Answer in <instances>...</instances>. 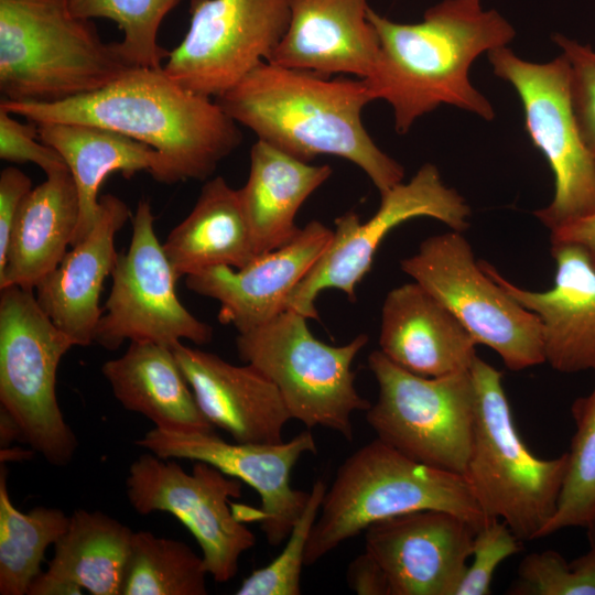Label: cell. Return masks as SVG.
<instances>
[{"label": "cell", "instance_id": "6da1fadb", "mask_svg": "<svg viewBox=\"0 0 595 595\" xmlns=\"http://www.w3.org/2000/svg\"><path fill=\"white\" fill-rule=\"evenodd\" d=\"M367 17L378 53L364 78L372 100L387 101L394 129L405 134L422 116L441 105L494 120L489 100L469 79L473 63L484 53L508 46L513 26L480 0H443L416 23H399L369 7Z\"/></svg>", "mask_w": 595, "mask_h": 595}, {"label": "cell", "instance_id": "7a4b0ae2", "mask_svg": "<svg viewBox=\"0 0 595 595\" xmlns=\"http://www.w3.org/2000/svg\"><path fill=\"white\" fill-rule=\"evenodd\" d=\"M215 100L259 140L301 161L345 159L380 194L403 182L404 167L375 143L363 123V110L374 101L364 78H331L262 62Z\"/></svg>", "mask_w": 595, "mask_h": 595}, {"label": "cell", "instance_id": "3957f363", "mask_svg": "<svg viewBox=\"0 0 595 595\" xmlns=\"http://www.w3.org/2000/svg\"><path fill=\"white\" fill-rule=\"evenodd\" d=\"M0 108L31 122L109 129L155 149L167 184L206 181L242 134L214 98L190 91L160 68L133 67L95 91L41 104L1 99Z\"/></svg>", "mask_w": 595, "mask_h": 595}, {"label": "cell", "instance_id": "277c9868", "mask_svg": "<svg viewBox=\"0 0 595 595\" xmlns=\"http://www.w3.org/2000/svg\"><path fill=\"white\" fill-rule=\"evenodd\" d=\"M136 66L68 0H0V93L50 104L100 89Z\"/></svg>", "mask_w": 595, "mask_h": 595}, {"label": "cell", "instance_id": "5b68a950", "mask_svg": "<svg viewBox=\"0 0 595 595\" xmlns=\"http://www.w3.org/2000/svg\"><path fill=\"white\" fill-rule=\"evenodd\" d=\"M425 509L452 512L476 531L493 519L463 475L413 461L376 437L338 467L313 526L305 565L375 522Z\"/></svg>", "mask_w": 595, "mask_h": 595}, {"label": "cell", "instance_id": "8992f818", "mask_svg": "<svg viewBox=\"0 0 595 595\" xmlns=\"http://www.w3.org/2000/svg\"><path fill=\"white\" fill-rule=\"evenodd\" d=\"M469 372L476 409L463 476L488 518L506 522L522 541L541 539L558 509L567 452L554 458L534 455L515 425L502 371L476 356Z\"/></svg>", "mask_w": 595, "mask_h": 595}, {"label": "cell", "instance_id": "52a82bcc", "mask_svg": "<svg viewBox=\"0 0 595 595\" xmlns=\"http://www.w3.org/2000/svg\"><path fill=\"white\" fill-rule=\"evenodd\" d=\"M306 321L295 311L285 310L260 326L238 333V355L274 383L292 419L307 429L332 430L351 442L353 414L366 412L371 405L357 391L351 369L369 337L359 334L345 345L332 346L317 339Z\"/></svg>", "mask_w": 595, "mask_h": 595}, {"label": "cell", "instance_id": "ba28073f", "mask_svg": "<svg viewBox=\"0 0 595 595\" xmlns=\"http://www.w3.org/2000/svg\"><path fill=\"white\" fill-rule=\"evenodd\" d=\"M0 403L22 440L48 463L72 461L77 439L56 396L61 359L75 346L40 306L33 290L0 289Z\"/></svg>", "mask_w": 595, "mask_h": 595}, {"label": "cell", "instance_id": "9c48e42d", "mask_svg": "<svg viewBox=\"0 0 595 595\" xmlns=\"http://www.w3.org/2000/svg\"><path fill=\"white\" fill-rule=\"evenodd\" d=\"M378 383L366 421L377 437L419 463L464 475L476 409L469 370L441 377L410 372L380 350L368 356Z\"/></svg>", "mask_w": 595, "mask_h": 595}, {"label": "cell", "instance_id": "30bf717a", "mask_svg": "<svg viewBox=\"0 0 595 595\" xmlns=\"http://www.w3.org/2000/svg\"><path fill=\"white\" fill-rule=\"evenodd\" d=\"M400 266L508 369L521 371L545 363L538 316L484 271L463 232L428 237Z\"/></svg>", "mask_w": 595, "mask_h": 595}, {"label": "cell", "instance_id": "8fae6325", "mask_svg": "<svg viewBox=\"0 0 595 595\" xmlns=\"http://www.w3.org/2000/svg\"><path fill=\"white\" fill-rule=\"evenodd\" d=\"M494 74L520 98L524 127L554 177L552 201L533 212L550 231L595 214V161L576 122L565 56L533 63L508 46L487 53Z\"/></svg>", "mask_w": 595, "mask_h": 595}, {"label": "cell", "instance_id": "7c38bea8", "mask_svg": "<svg viewBox=\"0 0 595 595\" xmlns=\"http://www.w3.org/2000/svg\"><path fill=\"white\" fill-rule=\"evenodd\" d=\"M380 196L378 210L366 223L355 212L335 219L328 248L290 294L285 310L318 320L315 302L327 289L339 290L349 301H355L356 288L370 271L382 240L409 219L433 218L461 232L469 226V205L456 190L445 185L432 163L423 164L410 181Z\"/></svg>", "mask_w": 595, "mask_h": 595}, {"label": "cell", "instance_id": "4fadbf2b", "mask_svg": "<svg viewBox=\"0 0 595 595\" xmlns=\"http://www.w3.org/2000/svg\"><path fill=\"white\" fill-rule=\"evenodd\" d=\"M126 487L136 512H169L186 527L202 549L207 574L218 583L237 574L241 554L256 544L230 501L241 497V480L208 463L196 461L187 473L174 461L142 454L130 465Z\"/></svg>", "mask_w": 595, "mask_h": 595}, {"label": "cell", "instance_id": "5bb4252c", "mask_svg": "<svg viewBox=\"0 0 595 595\" xmlns=\"http://www.w3.org/2000/svg\"><path fill=\"white\" fill-rule=\"evenodd\" d=\"M155 216L140 199L132 217V237L118 255L112 285L97 324L94 343L115 350L123 342L173 346L183 339L210 343L213 327L178 301L177 278L154 230Z\"/></svg>", "mask_w": 595, "mask_h": 595}, {"label": "cell", "instance_id": "9a60e30c", "mask_svg": "<svg viewBox=\"0 0 595 595\" xmlns=\"http://www.w3.org/2000/svg\"><path fill=\"white\" fill-rule=\"evenodd\" d=\"M188 11V30L162 68L214 99L270 62L290 22L289 0H191Z\"/></svg>", "mask_w": 595, "mask_h": 595}, {"label": "cell", "instance_id": "2e32d148", "mask_svg": "<svg viewBox=\"0 0 595 595\" xmlns=\"http://www.w3.org/2000/svg\"><path fill=\"white\" fill-rule=\"evenodd\" d=\"M136 444L164 458L201 461L256 490L260 508L234 506L240 521L260 522L271 547L286 540L301 516L310 491L292 488L291 473L306 453H316L311 429L277 444L227 442L214 431L177 432L154 428Z\"/></svg>", "mask_w": 595, "mask_h": 595}, {"label": "cell", "instance_id": "e0dca14e", "mask_svg": "<svg viewBox=\"0 0 595 595\" xmlns=\"http://www.w3.org/2000/svg\"><path fill=\"white\" fill-rule=\"evenodd\" d=\"M476 529L447 511L391 517L365 530V551L382 569L389 595H455Z\"/></svg>", "mask_w": 595, "mask_h": 595}, {"label": "cell", "instance_id": "ac0fdd59", "mask_svg": "<svg viewBox=\"0 0 595 595\" xmlns=\"http://www.w3.org/2000/svg\"><path fill=\"white\" fill-rule=\"evenodd\" d=\"M334 230L311 220L286 245L253 258L240 269L216 266L186 277L188 290L219 302L218 321L238 333L260 326L283 311L288 298L328 248Z\"/></svg>", "mask_w": 595, "mask_h": 595}, {"label": "cell", "instance_id": "d6986e66", "mask_svg": "<svg viewBox=\"0 0 595 595\" xmlns=\"http://www.w3.org/2000/svg\"><path fill=\"white\" fill-rule=\"evenodd\" d=\"M555 260L553 285L532 291L507 280L490 263L479 260L511 298L534 313L541 324L544 359L563 374L595 371V268L585 252L572 245H551Z\"/></svg>", "mask_w": 595, "mask_h": 595}, {"label": "cell", "instance_id": "ffe728a7", "mask_svg": "<svg viewBox=\"0 0 595 595\" xmlns=\"http://www.w3.org/2000/svg\"><path fill=\"white\" fill-rule=\"evenodd\" d=\"M171 348L214 428L226 431L235 442H283V429L292 418L280 391L264 375L249 364L236 366L182 342Z\"/></svg>", "mask_w": 595, "mask_h": 595}, {"label": "cell", "instance_id": "44dd1931", "mask_svg": "<svg viewBox=\"0 0 595 595\" xmlns=\"http://www.w3.org/2000/svg\"><path fill=\"white\" fill-rule=\"evenodd\" d=\"M130 217V208L121 198L102 195L89 234L72 246L60 264L35 286L40 306L75 346L94 343L102 315L99 298L104 281L119 255L115 236Z\"/></svg>", "mask_w": 595, "mask_h": 595}, {"label": "cell", "instance_id": "7402d4cb", "mask_svg": "<svg viewBox=\"0 0 595 595\" xmlns=\"http://www.w3.org/2000/svg\"><path fill=\"white\" fill-rule=\"evenodd\" d=\"M288 30L269 63L313 72L368 77L378 39L367 0H289Z\"/></svg>", "mask_w": 595, "mask_h": 595}, {"label": "cell", "instance_id": "603a6c76", "mask_svg": "<svg viewBox=\"0 0 595 595\" xmlns=\"http://www.w3.org/2000/svg\"><path fill=\"white\" fill-rule=\"evenodd\" d=\"M476 346L457 318L415 281L387 293L379 350L399 367L424 377L469 370Z\"/></svg>", "mask_w": 595, "mask_h": 595}, {"label": "cell", "instance_id": "cb8c5ba5", "mask_svg": "<svg viewBox=\"0 0 595 595\" xmlns=\"http://www.w3.org/2000/svg\"><path fill=\"white\" fill-rule=\"evenodd\" d=\"M36 127L40 140L63 156L77 187L79 219L71 246L83 240L94 227L99 212L98 192L111 173L120 172L130 178L147 171L156 182L167 184L162 155L138 140L82 123L37 122Z\"/></svg>", "mask_w": 595, "mask_h": 595}, {"label": "cell", "instance_id": "d4e9b609", "mask_svg": "<svg viewBox=\"0 0 595 595\" xmlns=\"http://www.w3.org/2000/svg\"><path fill=\"white\" fill-rule=\"evenodd\" d=\"M78 219V193L69 169L46 174L18 210L0 268V289L18 285L34 290L64 258Z\"/></svg>", "mask_w": 595, "mask_h": 595}, {"label": "cell", "instance_id": "484cf974", "mask_svg": "<svg viewBox=\"0 0 595 595\" xmlns=\"http://www.w3.org/2000/svg\"><path fill=\"white\" fill-rule=\"evenodd\" d=\"M133 531L101 512L76 510L29 595H120Z\"/></svg>", "mask_w": 595, "mask_h": 595}, {"label": "cell", "instance_id": "4316f807", "mask_svg": "<svg viewBox=\"0 0 595 595\" xmlns=\"http://www.w3.org/2000/svg\"><path fill=\"white\" fill-rule=\"evenodd\" d=\"M332 173L327 164L301 161L259 139L253 143L248 180L237 192L258 256L298 235L299 209Z\"/></svg>", "mask_w": 595, "mask_h": 595}, {"label": "cell", "instance_id": "83f0119b", "mask_svg": "<svg viewBox=\"0 0 595 595\" xmlns=\"http://www.w3.org/2000/svg\"><path fill=\"white\" fill-rule=\"evenodd\" d=\"M101 374L121 405L166 431H214L202 413L170 346L131 342Z\"/></svg>", "mask_w": 595, "mask_h": 595}, {"label": "cell", "instance_id": "f1b7e54d", "mask_svg": "<svg viewBox=\"0 0 595 595\" xmlns=\"http://www.w3.org/2000/svg\"><path fill=\"white\" fill-rule=\"evenodd\" d=\"M162 247L177 280L216 266L240 269L258 256L238 192L221 176L205 182Z\"/></svg>", "mask_w": 595, "mask_h": 595}, {"label": "cell", "instance_id": "f546056e", "mask_svg": "<svg viewBox=\"0 0 595 595\" xmlns=\"http://www.w3.org/2000/svg\"><path fill=\"white\" fill-rule=\"evenodd\" d=\"M69 516L57 508L22 512L12 504L7 474L0 475V594L24 595L41 574L46 549L61 538Z\"/></svg>", "mask_w": 595, "mask_h": 595}, {"label": "cell", "instance_id": "4dcf8cb0", "mask_svg": "<svg viewBox=\"0 0 595 595\" xmlns=\"http://www.w3.org/2000/svg\"><path fill=\"white\" fill-rule=\"evenodd\" d=\"M203 556L150 531L132 534L120 595H206Z\"/></svg>", "mask_w": 595, "mask_h": 595}, {"label": "cell", "instance_id": "1f68e13d", "mask_svg": "<svg viewBox=\"0 0 595 595\" xmlns=\"http://www.w3.org/2000/svg\"><path fill=\"white\" fill-rule=\"evenodd\" d=\"M571 413L575 433L567 472L556 512L542 538L571 527L587 528L595 513V383L588 394L574 400Z\"/></svg>", "mask_w": 595, "mask_h": 595}, {"label": "cell", "instance_id": "d6a6232c", "mask_svg": "<svg viewBox=\"0 0 595 595\" xmlns=\"http://www.w3.org/2000/svg\"><path fill=\"white\" fill-rule=\"evenodd\" d=\"M73 13L84 19L113 21L123 32L118 42L122 56L136 67L160 68L170 51L158 43L165 15L181 0H68Z\"/></svg>", "mask_w": 595, "mask_h": 595}, {"label": "cell", "instance_id": "836d02e7", "mask_svg": "<svg viewBox=\"0 0 595 595\" xmlns=\"http://www.w3.org/2000/svg\"><path fill=\"white\" fill-rule=\"evenodd\" d=\"M326 490L327 485L323 479L314 482L306 505L286 538L285 547L269 564L251 572L236 591L237 595L301 593V573L305 565L306 548Z\"/></svg>", "mask_w": 595, "mask_h": 595}, {"label": "cell", "instance_id": "e575fe53", "mask_svg": "<svg viewBox=\"0 0 595 595\" xmlns=\"http://www.w3.org/2000/svg\"><path fill=\"white\" fill-rule=\"evenodd\" d=\"M510 595H595V549L567 562L558 551L526 555L517 577L506 592Z\"/></svg>", "mask_w": 595, "mask_h": 595}, {"label": "cell", "instance_id": "d590c367", "mask_svg": "<svg viewBox=\"0 0 595 595\" xmlns=\"http://www.w3.org/2000/svg\"><path fill=\"white\" fill-rule=\"evenodd\" d=\"M520 540L500 519H490L476 532L473 541V561L455 595H488L497 567L508 558L522 550Z\"/></svg>", "mask_w": 595, "mask_h": 595}, {"label": "cell", "instance_id": "8d00e7d4", "mask_svg": "<svg viewBox=\"0 0 595 595\" xmlns=\"http://www.w3.org/2000/svg\"><path fill=\"white\" fill-rule=\"evenodd\" d=\"M553 42L561 48L570 68V90L581 137L595 161V50L562 34Z\"/></svg>", "mask_w": 595, "mask_h": 595}, {"label": "cell", "instance_id": "74e56055", "mask_svg": "<svg viewBox=\"0 0 595 595\" xmlns=\"http://www.w3.org/2000/svg\"><path fill=\"white\" fill-rule=\"evenodd\" d=\"M0 158L11 163H34L45 174L68 167L63 156L39 138L36 123H22L0 108Z\"/></svg>", "mask_w": 595, "mask_h": 595}, {"label": "cell", "instance_id": "f35d334b", "mask_svg": "<svg viewBox=\"0 0 595 595\" xmlns=\"http://www.w3.org/2000/svg\"><path fill=\"white\" fill-rule=\"evenodd\" d=\"M32 190L31 178L20 169L8 166L0 173V268L6 262L10 235L18 210Z\"/></svg>", "mask_w": 595, "mask_h": 595}, {"label": "cell", "instance_id": "ab89813d", "mask_svg": "<svg viewBox=\"0 0 595 595\" xmlns=\"http://www.w3.org/2000/svg\"><path fill=\"white\" fill-rule=\"evenodd\" d=\"M347 584L358 595H389L387 577L377 561L366 551L348 565Z\"/></svg>", "mask_w": 595, "mask_h": 595}, {"label": "cell", "instance_id": "60d3db41", "mask_svg": "<svg viewBox=\"0 0 595 595\" xmlns=\"http://www.w3.org/2000/svg\"><path fill=\"white\" fill-rule=\"evenodd\" d=\"M551 245L581 248L595 268V214L570 221L550 231Z\"/></svg>", "mask_w": 595, "mask_h": 595}, {"label": "cell", "instance_id": "b9f144b4", "mask_svg": "<svg viewBox=\"0 0 595 595\" xmlns=\"http://www.w3.org/2000/svg\"><path fill=\"white\" fill-rule=\"evenodd\" d=\"M1 447L7 446L11 441L22 437L21 430L12 416L1 409L0 414Z\"/></svg>", "mask_w": 595, "mask_h": 595}, {"label": "cell", "instance_id": "7bdbcfd3", "mask_svg": "<svg viewBox=\"0 0 595 595\" xmlns=\"http://www.w3.org/2000/svg\"><path fill=\"white\" fill-rule=\"evenodd\" d=\"M586 529H587V537H588L589 545L591 548L595 549V513Z\"/></svg>", "mask_w": 595, "mask_h": 595}]
</instances>
